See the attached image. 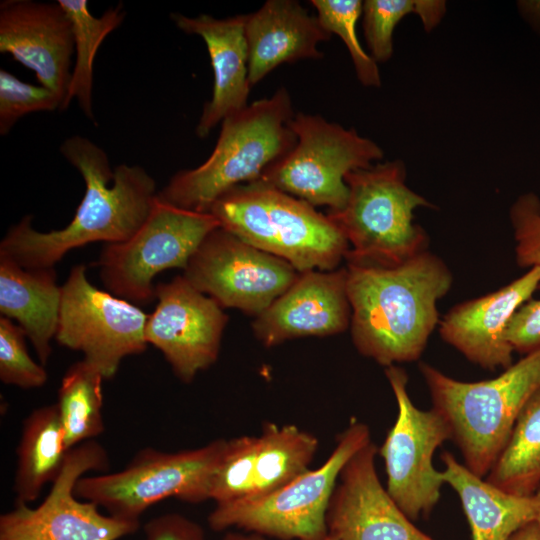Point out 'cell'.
Listing matches in <instances>:
<instances>
[{
  "label": "cell",
  "mask_w": 540,
  "mask_h": 540,
  "mask_svg": "<svg viewBox=\"0 0 540 540\" xmlns=\"http://www.w3.org/2000/svg\"><path fill=\"white\" fill-rule=\"evenodd\" d=\"M108 467L105 449L94 440L71 449L42 503L35 508L16 504L0 516V540H118L135 533L139 521L102 514L97 504L75 494L85 473Z\"/></svg>",
  "instance_id": "obj_12"
},
{
  "label": "cell",
  "mask_w": 540,
  "mask_h": 540,
  "mask_svg": "<svg viewBox=\"0 0 540 540\" xmlns=\"http://www.w3.org/2000/svg\"><path fill=\"white\" fill-rule=\"evenodd\" d=\"M417 0H366L362 6L363 33L370 56L377 63L393 55V33L407 15L416 14Z\"/></svg>",
  "instance_id": "obj_32"
},
{
  "label": "cell",
  "mask_w": 540,
  "mask_h": 540,
  "mask_svg": "<svg viewBox=\"0 0 540 540\" xmlns=\"http://www.w3.org/2000/svg\"><path fill=\"white\" fill-rule=\"evenodd\" d=\"M222 540H237V533L229 532L223 537Z\"/></svg>",
  "instance_id": "obj_40"
},
{
  "label": "cell",
  "mask_w": 540,
  "mask_h": 540,
  "mask_svg": "<svg viewBox=\"0 0 540 540\" xmlns=\"http://www.w3.org/2000/svg\"><path fill=\"white\" fill-rule=\"evenodd\" d=\"M347 268L311 270L255 317L252 329L266 347L300 337H324L350 327Z\"/></svg>",
  "instance_id": "obj_19"
},
{
  "label": "cell",
  "mask_w": 540,
  "mask_h": 540,
  "mask_svg": "<svg viewBox=\"0 0 540 540\" xmlns=\"http://www.w3.org/2000/svg\"><path fill=\"white\" fill-rule=\"evenodd\" d=\"M62 105L63 99L49 88L24 82L0 69V135H7L27 114L61 110Z\"/></svg>",
  "instance_id": "obj_30"
},
{
  "label": "cell",
  "mask_w": 540,
  "mask_h": 540,
  "mask_svg": "<svg viewBox=\"0 0 540 540\" xmlns=\"http://www.w3.org/2000/svg\"><path fill=\"white\" fill-rule=\"evenodd\" d=\"M406 175L405 163L395 159L345 176L347 202L327 216L348 241V261L395 266L426 250L428 237L413 222L414 210L434 205L407 186Z\"/></svg>",
  "instance_id": "obj_6"
},
{
  "label": "cell",
  "mask_w": 540,
  "mask_h": 540,
  "mask_svg": "<svg viewBox=\"0 0 540 540\" xmlns=\"http://www.w3.org/2000/svg\"><path fill=\"white\" fill-rule=\"evenodd\" d=\"M318 449V438L295 424L267 422L259 435L227 439L209 498L223 504L265 496L309 470Z\"/></svg>",
  "instance_id": "obj_15"
},
{
  "label": "cell",
  "mask_w": 540,
  "mask_h": 540,
  "mask_svg": "<svg viewBox=\"0 0 540 540\" xmlns=\"http://www.w3.org/2000/svg\"><path fill=\"white\" fill-rule=\"evenodd\" d=\"M181 31L203 39L213 70L211 99L204 104L195 133L205 138L228 116L244 109L250 88L245 15L215 18L207 14L189 17L171 13Z\"/></svg>",
  "instance_id": "obj_21"
},
{
  "label": "cell",
  "mask_w": 540,
  "mask_h": 540,
  "mask_svg": "<svg viewBox=\"0 0 540 540\" xmlns=\"http://www.w3.org/2000/svg\"><path fill=\"white\" fill-rule=\"evenodd\" d=\"M350 331L357 351L386 367L420 358L451 288L447 265L426 250L395 266L348 261Z\"/></svg>",
  "instance_id": "obj_2"
},
{
  "label": "cell",
  "mask_w": 540,
  "mask_h": 540,
  "mask_svg": "<svg viewBox=\"0 0 540 540\" xmlns=\"http://www.w3.org/2000/svg\"><path fill=\"white\" fill-rule=\"evenodd\" d=\"M61 301L54 268L25 269L0 256V312L24 330L40 364L51 356Z\"/></svg>",
  "instance_id": "obj_24"
},
{
  "label": "cell",
  "mask_w": 540,
  "mask_h": 540,
  "mask_svg": "<svg viewBox=\"0 0 540 540\" xmlns=\"http://www.w3.org/2000/svg\"><path fill=\"white\" fill-rule=\"evenodd\" d=\"M210 213L177 208L156 198L141 227L126 241L106 244L97 266L105 287L135 305L155 299L154 277L185 269L204 238L219 227Z\"/></svg>",
  "instance_id": "obj_10"
},
{
  "label": "cell",
  "mask_w": 540,
  "mask_h": 540,
  "mask_svg": "<svg viewBox=\"0 0 540 540\" xmlns=\"http://www.w3.org/2000/svg\"><path fill=\"white\" fill-rule=\"evenodd\" d=\"M536 522L538 523V525H539V528H540V514H539V516H538V519H537V521H536Z\"/></svg>",
  "instance_id": "obj_41"
},
{
  "label": "cell",
  "mask_w": 540,
  "mask_h": 540,
  "mask_svg": "<svg viewBox=\"0 0 540 540\" xmlns=\"http://www.w3.org/2000/svg\"><path fill=\"white\" fill-rule=\"evenodd\" d=\"M208 213L221 228L299 273L335 270L349 251L346 237L327 214L259 181L228 190Z\"/></svg>",
  "instance_id": "obj_5"
},
{
  "label": "cell",
  "mask_w": 540,
  "mask_h": 540,
  "mask_svg": "<svg viewBox=\"0 0 540 540\" xmlns=\"http://www.w3.org/2000/svg\"><path fill=\"white\" fill-rule=\"evenodd\" d=\"M226 443L220 438L178 452L144 448L120 471L82 476L75 494L128 521H139L147 508L167 498L191 504L210 500L211 480Z\"/></svg>",
  "instance_id": "obj_8"
},
{
  "label": "cell",
  "mask_w": 540,
  "mask_h": 540,
  "mask_svg": "<svg viewBox=\"0 0 540 540\" xmlns=\"http://www.w3.org/2000/svg\"><path fill=\"white\" fill-rule=\"evenodd\" d=\"M183 276L223 308L254 317L267 309L298 278L287 261L260 250L220 226L189 259Z\"/></svg>",
  "instance_id": "obj_14"
},
{
  "label": "cell",
  "mask_w": 540,
  "mask_h": 540,
  "mask_svg": "<svg viewBox=\"0 0 540 540\" xmlns=\"http://www.w3.org/2000/svg\"><path fill=\"white\" fill-rule=\"evenodd\" d=\"M510 540H540V528L538 523L532 522L519 529Z\"/></svg>",
  "instance_id": "obj_38"
},
{
  "label": "cell",
  "mask_w": 540,
  "mask_h": 540,
  "mask_svg": "<svg viewBox=\"0 0 540 540\" xmlns=\"http://www.w3.org/2000/svg\"><path fill=\"white\" fill-rule=\"evenodd\" d=\"M485 479L519 496L540 489V389L521 410L505 448Z\"/></svg>",
  "instance_id": "obj_27"
},
{
  "label": "cell",
  "mask_w": 540,
  "mask_h": 540,
  "mask_svg": "<svg viewBox=\"0 0 540 540\" xmlns=\"http://www.w3.org/2000/svg\"><path fill=\"white\" fill-rule=\"evenodd\" d=\"M58 2L72 23L76 55L62 110L67 109L75 98L84 115L89 120L95 121L92 100L95 56L104 39L121 25L126 11L124 5L119 3L97 17L89 11L86 0H58Z\"/></svg>",
  "instance_id": "obj_26"
},
{
  "label": "cell",
  "mask_w": 540,
  "mask_h": 540,
  "mask_svg": "<svg viewBox=\"0 0 540 540\" xmlns=\"http://www.w3.org/2000/svg\"><path fill=\"white\" fill-rule=\"evenodd\" d=\"M433 408L447 421L463 464L485 478L505 448L515 422L540 389V348L495 378L466 382L421 363Z\"/></svg>",
  "instance_id": "obj_4"
},
{
  "label": "cell",
  "mask_w": 540,
  "mask_h": 540,
  "mask_svg": "<svg viewBox=\"0 0 540 540\" xmlns=\"http://www.w3.org/2000/svg\"><path fill=\"white\" fill-rule=\"evenodd\" d=\"M371 440L368 425L352 418L328 458L262 497L216 504L208 516L214 531L237 528L281 540H323L326 515L347 461Z\"/></svg>",
  "instance_id": "obj_7"
},
{
  "label": "cell",
  "mask_w": 540,
  "mask_h": 540,
  "mask_svg": "<svg viewBox=\"0 0 540 540\" xmlns=\"http://www.w3.org/2000/svg\"><path fill=\"white\" fill-rule=\"evenodd\" d=\"M377 455L370 441L341 470L326 515L328 533L340 540H435L414 525L383 487Z\"/></svg>",
  "instance_id": "obj_17"
},
{
  "label": "cell",
  "mask_w": 540,
  "mask_h": 540,
  "mask_svg": "<svg viewBox=\"0 0 540 540\" xmlns=\"http://www.w3.org/2000/svg\"><path fill=\"white\" fill-rule=\"evenodd\" d=\"M321 26L345 44L359 82L366 87H380L378 63L362 47L357 35V22L362 16L361 0H311Z\"/></svg>",
  "instance_id": "obj_29"
},
{
  "label": "cell",
  "mask_w": 540,
  "mask_h": 540,
  "mask_svg": "<svg viewBox=\"0 0 540 540\" xmlns=\"http://www.w3.org/2000/svg\"><path fill=\"white\" fill-rule=\"evenodd\" d=\"M249 81L256 85L284 63L320 59L321 42L331 35L296 0H268L255 12L245 15Z\"/></svg>",
  "instance_id": "obj_22"
},
{
  "label": "cell",
  "mask_w": 540,
  "mask_h": 540,
  "mask_svg": "<svg viewBox=\"0 0 540 540\" xmlns=\"http://www.w3.org/2000/svg\"><path fill=\"white\" fill-rule=\"evenodd\" d=\"M103 380L100 371L84 359L64 374L56 405L68 450L103 433Z\"/></svg>",
  "instance_id": "obj_28"
},
{
  "label": "cell",
  "mask_w": 540,
  "mask_h": 540,
  "mask_svg": "<svg viewBox=\"0 0 540 540\" xmlns=\"http://www.w3.org/2000/svg\"><path fill=\"white\" fill-rule=\"evenodd\" d=\"M24 330L11 319L0 317V379L22 389L42 387L48 379L42 364L28 353Z\"/></svg>",
  "instance_id": "obj_31"
},
{
  "label": "cell",
  "mask_w": 540,
  "mask_h": 540,
  "mask_svg": "<svg viewBox=\"0 0 540 540\" xmlns=\"http://www.w3.org/2000/svg\"><path fill=\"white\" fill-rule=\"evenodd\" d=\"M292 100L285 87L248 104L221 122L210 156L196 168L178 171L157 193L166 204L208 213L228 190L258 180L286 156L297 138L290 128Z\"/></svg>",
  "instance_id": "obj_3"
},
{
  "label": "cell",
  "mask_w": 540,
  "mask_h": 540,
  "mask_svg": "<svg viewBox=\"0 0 540 540\" xmlns=\"http://www.w3.org/2000/svg\"><path fill=\"white\" fill-rule=\"evenodd\" d=\"M446 8V2L442 0H417L416 14L425 31H432L441 22Z\"/></svg>",
  "instance_id": "obj_36"
},
{
  "label": "cell",
  "mask_w": 540,
  "mask_h": 540,
  "mask_svg": "<svg viewBox=\"0 0 540 540\" xmlns=\"http://www.w3.org/2000/svg\"><path fill=\"white\" fill-rule=\"evenodd\" d=\"M443 478L458 495L472 540H510L540 514V489L529 496L510 494L472 473L448 451L441 456Z\"/></svg>",
  "instance_id": "obj_23"
},
{
  "label": "cell",
  "mask_w": 540,
  "mask_h": 540,
  "mask_svg": "<svg viewBox=\"0 0 540 540\" xmlns=\"http://www.w3.org/2000/svg\"><path fill=\"white\" fill-rule=\"evenodd\" d=\"M69 451L56 403L34 409L23 422L17 446L16 504L35 501L58 477Z\"/></svg>",
  "instance_id": "obj_25"
},
{
  "label": "cell",
  "mask_w": 540,
  "mask_h": 540,
  "mask_svg": "<svg viewBox=\"0 0 540 540\" xmlns=\"http://www.w3.org/2000/svg\"><path fill=\"white\" fill-rule=\"evenodd\" d=\"M522 15L540 32V1H520Z\"/></svg>",
  "instance_id": "obj_37"
},
{
  "label": "cell",
  "mask_w": 540,
  "mask_h": 540,
  "mask_svg": "<svg viewBox=\"0 0 540 540\" xmlns=\"http://www.w3.org/2000/svg\"><path fill=\"white\" fill-rule=\"evenodd\" d=\"M145 540H205L203 528L178 513L151 519L144 526Z\"/></svg>",
  "instance_id": "obj_35"
},
{
  "label": "cell",
  "mask_w": 540,
  "mask_h": 540,
  "mask_svg": "<svg viewBox=\"0 0 540 540\" xmlns=\"http://www.w3.org/2000/svg\"><path fill=\"white\" fill-rule=\"evenodd\" d=\"M385 375L397 403V416L378 455L384 461L387 492L415 521L428 517L440 500L445 481L442 471L433 465V456L445 441L452 440V432L436 409L421 410L413 404L403 368L386 367Z\"/></svg>",
  "instance_id": "obj_11"
},
{
  "label": "cell",
  "mask_w": 540,
  "mask_h": 540,
  "mask_svg": "<svg viewBox=\"0 0 540 540\" xmlns=\"http://www.w3.org/2000/svg\"><path fill=\"white\" fill-rule=\"evenodd\" d=\"M0 52L32 70L39 84L57 93L64 104L74 38L72 23L58 1H1Z\"/></svg>",
  "instance_id": "obj_18"
},
{
  "label": "cell",
  "mask_w": 540,
  "mask_h": 540,
  "mask_svg": "<svg viewBox=\"0 0 540 540\" xmlns=\"http://www.w3.org/2000/svg\"><path fill=\"white\" fill-rule=\"evenodd\" d=\"M82 264L72 267L61 286L56 341L80 351L104 379L114 377L122 359L148 345V315L137 305L93 286Z\"/></svg>",
  "instance_id": "obj_13"
},
{
  "label": "cell",
  "mask_w": 540,
  "mask_h": 540,
  "mask_svg": "<svg viewBox=\"0 0 540 540\" xmlns=\"http://www.w3.org/2000/svg\"><path fill=\"white\" fill-rule=\"evenodd\" d=\"M506 340L513 351L528 354L540 348V299H529L513 314Z\"/></svg>",
  "instance_id": "obj_34"
},
{
  "label": "cell",
  "mask_w": 540,
  "mask_h": 540,
  "mask_svg": "<svg viewBox=\"0 0 540 540\" xmlns=\"http://www.w3.org/2000/svg\"><path fill=\"white\" fill-rule=\"evenodd\" d=\"M514 231L516 261L524 268L540 267V199L534 193L519 196L509 212Z\"/></svg>",
  "instance_id": "obj_33"
},
{
  "label": "cell",
  "mask_w": 540,
  "mask_h": 540,
  "mask_svg": "<svg viewBox=\"0 0 540 540\" xmlns=\"http://www.w3.org/2000/svg\"><path fill=\"white\" fill-rule=\"evenodd\" d=\"M237 540H266L263 536L257 535V534H251V535H241L237 534ZM323 540H340L336 536L329 534L323 539Z\"/></svg>",
  "instance_id": "obj_39"
},
{
  "label": "cell",
  "mask_w": 540,
  "mask_h": 540,
  "mask_svg": "<svg viewBox=\"0 0 540 540\" xmlns=\"http://www.w3.org/2000/svg\"><path fill=\"white\" fill-rule=\"evenodd\" d=\"M539 287L540 267H532L494 292L457 304L439 322L441 338L484 369L508 368L514 352L505 336L508 324Z\"/></svg>",
  "instance_id": "obj_20"
},
{
  "label": "cell",
  "mask_w": 540,
  "mask_h": 540,
  "mask_svg": "<svg viewBox=\"0 0 540 540\" xmlns=\"http://www.w3.org/2000/svg\"><path fill=\"white\" fill-rule=\"evenodd\" d=\"M60 152L81 174L85 193L62 229L37 231L32 216L26 215L8 230L0 242V256L25 269L54 268L69 251L92 242L128 240L157 198L156 181L143 167L122 163L112 169L106 152L86 137L65 139Z\"/></svg>",
  "instance_id": "obj_1"
},
{
  "label": "cell",
  "mask_w": 540,
  "mask_h": 540,
  "mask_svg": "<svg viewBox=\"0 0 540 540\" xmlns=\"http://www.w3.org/2000/svg\"><path fill=\"white\" fill-rule=\"evenodd\" d=\"M155 310L148 315L145 338L161 351L184 383L218 359L228 316L213 298L183 275L155 285Z\"/></svg>",
  "instance_id": "obj_16"
},
{
  "label": "cell",
  "mask_w": 540,
  "mask_h": 540,
  "mask_svg": "<svg viewBox=\"0 0 540 540\" xmlns=\"http://www.w3.org/2000/svg\"><path fill=\"white\" fill-rule=\"evenodd\" d=\"M289 125L297 138L294 147L256 181L314 207L342 209L349 193L345 176L384 157L373 140L321 115L296 113Z\"/></svg>",
  "instance_id": "obj_9"
}]
</instances>
